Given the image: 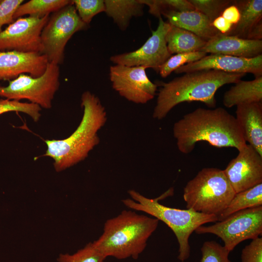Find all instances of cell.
<instances>
[{
    "mask_svg": "<svg viewBox=\"0 0 262 262\" xmlns=\"http://www.w3.org/2000/svg\"><path fill=\"white\" fill-rule=\"evenodd\" d=\"M173 132L179 150L185 154L191 153L200 141L238 151L246 145L235 117L222 107L196 109L175 122Z\"/></svg>",
    "mask_w": 262,
    "mask_h": 262,
    "instance_id": "cell-1",
    "label": "cell"
},
{
    "mask_svg": "<svg viewBox=\"0 0 262 262\" xmlns=\"http://www.w3.org/2000/svg\"><path fill=\"white\" fill-rule=\"evenodd\" d=\"M81 100L83 113L76 130L64 139L45 141L47 149L44 156L53 159L57 172L84 160L99 143L98 133L107 121L105 108L98 98L88 91L83 93Z\"/></svg>",
    "mask_w": 262,
    "mask_h": 262,
    "instance_id": "cell-2",
    "label": "cell"
},
{
    "mask_svg": "<svg viewBox=\"0 0 262 262\" xmlns=\"http://www.w3.org/2000/svg\"><path fill=\"white\" fill-rule=\"evenodd\" d=\"M245 73L203 70L185 73L168 82H161L153 117L161 120L176 105L184 102L200 101L216 106L215 94L224 85L235 83Z\"/></svg>",
    "mask_w": 262,
    "mask_h": 262,
    "instance_id": "cell-3",
    "label": "cell"
},
{
    "mask_svg": "<svg viewBox=\"0 0 262 262\" xmlns=\"http://www.w3.org/2000/svg\"><path fill=\"white\" fill-rule=\"evenodd\" d=\"M159 220L131 210H124L105 222L100 236L92 242L106 258L118 260L138 258Z\"/></svg>",
    "mask_w": 262,
    "mask_h": 262,
    "instance_id": "cell-4",
    "label": "cell"
},
{
    "mask_svg": "<svg viewBox=\"0 0 262 262\" xmlns=\"http://www.w3.org/2000/svg\"><path fill=\"white\" fill-rule=\"evenodd\" d=\"M169 189L163 195L156 198H149L134 190H130L128 194L131 198L122 200L128 208L142 212L167 225L175 234L179 244L178 259L181 262L187 260L190 255L189 239L192 233L199 226L218 221L214 215L196 212L190 209H179L165 206L159 200L165 196L172 194Z\"/></svg>",
    "mask_w": 262,
    "mask_h": 262,
    "instance_id": "cell-5",
    "label": "cell"
},
{
    "mask_svg": "<svg viewBox=\"0 0 262 262\" xmlns=\"http://www.w3.org/2000/svg\"><path fill=\"white\" fill-rule=\"evenodd\" d=\"M235 194L223 170L208 167L187 183L183 197L187 209L217 217Z\"/></svg>",
    "mask_w": 262,
    "mask_h": 262,
    "instance_id": "cell-6",
    "label": "cell"
},
{
    "mask_svg": "<svg viewBox=\"0 0 262 262\" xmlns=\"http://www.w3.org/2000/svg\"><path fill=\"white\" fill-rule=\"evenodd\" d=\"M79 17L71 3L52 13L41 34V54L49 63L58 65L63 63L66 45L77 32L88 28Z\"/></svg>",
    "mask_w": 262,
    "mask_h": 262,
    "instance_id": "cell-7",
    "label": "cell"
},
{
    "mask_svg": "<svg viewBox=\"0 0 262 262\" xmlns=\"http://www.w3.org/2000/svg\"><path fill=\"white\" fill-rule=\"evenodd\" d=\"M59 66L49 63L45 72L33 77L22 74L9 81L6 86H0V97L10 100H29L41 108L49 109L60 86Z\"/></svg>",
    "mask_w": 262,
    "mask_h": 262,
    "instance_id": "cell-8",
    "label": "cell"
},
{
    "mask_svg": "<svg viewBox=\"0 0 262 262\" xmlns=\"http://www.w3.org/2000/svg\"><path fill=\"white\" fill-rule=\"evenodd\" d=\"M197 234L211 233L221 238L230 252L241 242L262 236V206L242 210L210 226H200Z\"/></svg>",
    "mask_w": 262,
    "mask_h": 262,
    "instance_id": "cell-9",
    "label": "cell"
},
{
    "mask_svg": "<svg viewBox=\"0 0 262 262\" xmlns=\"http://www.w3.org/2000/svg\"><path fill=\"white\" fill-rule=\"evenodd\" d=\"M49 15L19 17L0 33V51L41 53L42 31Z\"/></svg>",
    "mask_w": 262,
    "mask_h": 262,
    "instance_id": "cell-10",
    "label": "cell"
},
{
    "mask_svg": "<svg viewBox=\"0 0 262 262\" xmlns=\"http://www.w3.org/2000/svg\"><path fill=\"white\" fill-rule=\"evenodd\" d=\"M144 66L115 65L110 67L113 88L127 100L145 104L153 98L158 85L150 81Z\"/></svg>",
    "mask_w": 262,
    "mask_h": 262,
    "instance_id": "cell-11",
    "label": "cell"
},
{
    "mask_svg": "<svg viewBox=\"0 0 262 262\" xmlns=\"http://www.w3.org/2000/svg\"><path fill=\"white\" fill-rule=\"evenodd\" d=\"M170 27L168 22L159 18V24L152 35L138 49L129 52L115 55L110 61L115 65L129 66H144L157 71L171 56L165 40V36Z\"/></svg>",
    "mask_w": 262,
    "mask_h": 262,
    "instance_id": "cell-12",
    "label": "cell"
},
{
    "mask_svg": "<svg viewBox=\"0 0 262 262\" xmlns=\"http://www.w3.org/2000/svg\"><path fill=\"white\" fill-rule=\"evenodd\" d=\"M223 170L235 194L262 183V156L249 144Z\"/></svg>",
    "mask_w": 262,
    "mask_h": 262,
    "instance_id": "cell-13",
    "label": "cell"
},
{
    "mask_svg": "<svg viewBox=\"0 0 262 262\" xmlns=\"http://www.w3.org/2000/svg\"><path fill=\"white\" fill-rule=\"evenodd\" d=\"M212 69L232 73H250L255 78L262 76V54L254 58H246L211 54L197 61L186 64L174 72L181 74Z\"/></svg>",
    "mask_w": 262,
    "mask_h": 262,
    "instance_id": "cell-14",
    "label": "cell"
},
{
    "mask_svg": "<svg viewBox=\"0 0 262 262\" xmlns=\"http://www.w3.org/2000/svg\"><path fill=\"white\" fill-rule=\"evenodd\" d=\"M49 63L47 57L39 52L0 51V80L10 81L22 74L39 77Z\"/></svg>",
    "mask_w": 262,
    "mask_h": 262,
    "instance_id": "cell-15",
    "label": "cell"
},
{
    "mask_svg": "<svg viewBox=\"0 0 262 262\" xmlns=\"http://www.w3.org/2000/svg\"><path fill=\"white\" fill-rule=\"evenodd\" d=\"M200 51L251 58L262 54V40L243 39L219 33L207 41Z\"/></svg>",
    "mask_w": 262,
    "mask_h": 262,
    "instance_id": "cell-16",
    "label": "cell"
},
{
    "mask_svg": "<svg viewBox=\"0 0 262 262\" xmlns=\"http://www.w3.org/2000/svg\"><path fill=\"white\" fill-rule=\"evenodd\" d=\"M235 113L245 141L262 156V102L237 105Z\"/></svg>",
    "mask_w": 262,
    "mask_h": 262,
    "instance_id": "cell-17",
    "label": "cell"
},
{
    "mask_svg": "<svg viewBox=\"0 0 262 262\" xmlns=\"http://www.w3.org/2000/svg\"><path fill=\"white\" fill-rule=\"evenodd\" d=\"M161 15L170 25L190 31L206 41L220 33L205 15L196 10L186 12L166 10Z\"/></svg>",
    "mask_w": 262,
    "mask_h": 262,
    "instance_id": "cell-18",
    "label": "cell"
},
{
    "mask_svg": "<svg viewBox=\"0 0 262 262\" xmlns=\"http://www.w3.org/2000/svg\"><path fill=\"white\" fill-rule=\"evenodd\" d=\"M262 101V76L251 81L239 80L223 97V105L231 108L241 104Z\"/></svg>",
    "mask_w": 262,
    "mask_h": 262,
    "instance_id": "cell-19",
    "label": "cell"
},
{
    "mask_svg": "<svg viewBox=\"0 0 262 262\" xmlns=\"http://www.w3.org/2000/svg\"><path fill=\"white\" fill-rule=\"evenodd\" d=\"M232 3L239 10L240 18L226 35L246 39L252 28L262 20V0H232Z\"/></svg>",
    "mask_w": 262,
    "mask_h": 262,
    "instance_id": "cell-20",
    "label": "cell"
},
{
    "mask_svg": "<svg viewBox=\"0 0 262 262\" xmlns=\"http://www.w3.org/2000/svg\"><path fill=\"white\" fill-rule=\"evenodd\" d=\"M105 12L122 31L129 26L131 18L143 15L145 5L141 0H104Z\"/></svg>",
    "mask_w": 262,
    "mask_h": 262,
    "instance_id": "cell-21",
    "label": "cell"
},
{
    "mask_svg": "<svg viewBox=\"0 0 262 262\" xmlns=\"http://www.w3.org/2000/svg\"><path fill=\"white\" fill-rule=\"evenodd\" d=\"M165 40L171 55L200 51L207 42L190 31L171 25L166 33Z\"/></svg>",
    "mask_w": 262,
    "mask_h": 262,
    "instance_id": "cell-22",
    "label": "cell"
},
{
    "mask_svg": "<svg viewBox=\"0 0 262 262\" xmlns=\"http://www.w3.org/2000/svg\"><path fill=\"white\" fill-rule=\"evenodd\" d=\"M260 206H262V183L236 193L227 208L217 216V221L236 212Z\"/></svg>",
    "mask_w": 262,
    "mask_h": 262,
    "instance_id": "cell-23",
    "label": "cell"
},
{
    "mask_svg": "<svg viewBox=\"0 0 262 262\" xmlns=\"http://www.w3.org/2000/svg\"><path fill=\"white\" fill-rule=\"evenodd\" d=\"M71 3L69 0H30L20 4L14 16L15 20L24 16L42 17Z\"/></svg>",
    "mask_w": 262,
    "mask_h": 262,
    "instance_id": "cell-24",
    "label": "cell"
},
{
    "mask_svg": "<svg viewBox=\"0 0 262 262\" xmlns=\"http://www.w3.org/2000/svg\"><path fill=\"white\" fill-rule=\"evenodd\" d=\"M206 55V53L200 51L178 53L171 56L158 67L156 71L159 73L162 77L166 78L180 67L197 61Z\"/></svg>",
    "mask_w": 262,
    "mask_h": 262,
    "instance_id": "cell-25",
    "label": "cell"
},
{
    "mask_svg": "<svg viewBox=\"0 0 262 262\" xmlns=\"http://www.w3.org/2000/svg\"><path fill=\"white\" fill-rule=\"evenodd\" d=\"M106 259L92 243H89L73 254H60L57 260L58 262H104Z\"/></svg>",
    "mask_w": 262,
    "mask_h": 262,
    "instance_id": "cell-26",
    "label": "cell"
},
{
    "mask_svg": "<svg viewBox=\"0 0 262 262\" xmlns=\"http://www.w3.org/2000/svg\"><path fill=\"white\" fill-rule=\"evenodd\" d=\"M41 108L32 103L22 102L16 100L0 99V115L9 112H19L27 114L34 122L41 116Z\"/></svg>",
    "mask_w": 262,
    "mask_h": 262,
    "instance_id": "cell-27",
    "label": "cell"
},
{
    "mask_svg": "<svg viewBox=\"0 0 262 262\" xmlns=\"http://www.w3.org/2000/svg\"><path fill=\"white\" fill-rule=\"evenodd\" d=\"M195 9L205 15L212 22L231 5L229 0H188Z\"/></svg>",
    "mask_w": 262,
    "mask_h": 262,
    "instance_id": "cell-28",
    "label": "cell"
},
{
    "mask_svg": "<svg viewBox=\"0 0 262 262\" xmlns=\"http://www.w3.org/2000/svg\"><path fill=\"white\" fill-rule=\"evenodd\" d=\"M72 2L81 20L88 25L94 16L105 11L103 0H73Z\"/></svg>",
    "mask_w": 262,
    "mask_h": 262,
    "instance_id": "cell-29",
    "label": "cell"
},
{
    "mask_svg": "<svg viewBox=\"0 0 262 262\" xmlns=\"http://www.w3.org/2000/svg\"><path fill=\"white\" fill-rule=\"evenodd\" d=\"M200 262H231L229 259V252L214 241H207L201 247Z\"/></svg>",
    "mask_w": 262,
    "mask_h": 262,
    "instance_id": "cell-30",
    "label": "cell"
},
{
    "mask_svg": "<svg viewBox=\"0 0 262 262\" xmlns=\"http://www.w3.org/2000/svg\"><path fill=\"white\" fill-rule=\"evenodd\" d=\"M23 0H0V33L5 24H10L15 19L14 14L19 6L24 2Z\"/></svg>",
    "mask_w": 262,
    "mask_h": 262,
    "instance_id": "cell-31",
    "label": "cell"
},
{
    "mask_svg": "<svg viewBox=\"0 0 262 262\" xmlns=\"http://www.w3.org/2000/svg\"><path fill=\"white\" fill-rule=\"evenodd\" d=\"M241 262H262V237L252 240L242 250Z\"/></svg>",
    "mask_w": 262,
    "mask_h": 262,
    "instance_id": "cell-32",
    "label": "cell"
},
{
    "mask_svg": "<svg viewBox=\"0 0 262 262\" xmlns=\"http://www.w3.org/2000/svg\"><path fill=\"white\" fill-rule=\"evenodd\" d=\"M161 13L166 10L186 12L196 10L188 0H158Z\"/></svg>",
    "mask_w": 262,
    "mask_h": 262,
    "instance_id": "cell-33",
    "label": "cell"
},
{
    "mask_svg": "<svg viewBox=\"0 0 262 262\" xmlns=\"http://www.w3.org/2000/svg\"><path fill=\"white\" fill-rule=\"evenodd\" d=\"M221 16L233 25L238 22L240 18L239 10L232 3L225 9Z\"/></svg>",
    "mask_w": 262,
    "mask_h": 262,
    "instance_id": "cell-34",
    "label": "cell"
},
{
    "mask_svg": "<svg viewBox=\"0 0 262 262\" xmlns=\"http://www.w3.org/2000/svg\"><path fill=\"white\" fill-rule=\"evenodd\" d=\"M212 25L221 33L224 34H227L233 25L226 20L221 16L213 20L212 22Z\"/></svg>",
    "mask_w": 262,
    "mask_h": 262,
    "instance_id": "cell-35",
    "label": "cell"
},
{
    "mask_svg": "<svg viewBox=\"0 0 262 262\" xmlns=\"http://www.w3.org/2000/svg\"><path fill=\"white\" fill-rule=\"evenodd\" d=\"M262 20L255 25L249 33L246 39L262 40Z\"/></svg>",
    "mask_w": 262,
    "mask_h": 262,
    "instance_id": "cell-36",
    "label": "cell"
}]
</instances>
